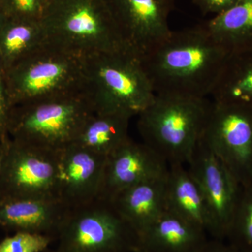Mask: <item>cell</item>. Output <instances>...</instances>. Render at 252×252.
Listing matches in <instances>:
<instances>
[{
  "mask_svg": "<svg viewBox=\"0 0 252 252\" xmlns=\"http://www.w3.org/2000/svg\"><path fill=\"white\" fill-rule=\"evenodd\" d=\"M228 55L203 23L172 31L140 59L156 94L206 98L211 95Z\"/></svg>",
  "mask_w": 252,
  "mask_h": 252,
  "instance_id": "obj_1",
  "label": "cell"
},
{
  "mask_svg": "<svg viewBox=\"0 0 252 252\" xmlns=\"http://www.w3.org/2000/svg\"><path fill=\"white\" fill-rule=\"evenodd\" d=\"M41 22L46 44L81 59L103 53L132 52L107 0H50Z\"/></svg>",
  "mask_w": 252,
  "mask_h": 252,
  "instance_id": "obj_2",
  "label": "cell"
},
{
  "mask_svg": "<svg viewBox=\"0 0 252 252\" xmlns=\"http://www.w3.org/2000/svg\"><path fill=\"white\" fill-rule=\"evenodd\" d=\"M83 59V93L94 113L132 117L153 102L157 94L140 58L133 53H103Z\"/></svg>",
  "mask_w": 252,
  "mask_h": 252,
  "instance_id": "obj_3",
  "label": "cell"
},
{
  "mask_svg": "<svg viewBox=\"0 0 252 252\" xmlns=\"http://www.w3.org/2000/svg\"><path fill=\"white\" fill-rule=\"evenodd\" d=\"M211 105L207 98L156 94L138 115L142 142L169 165H187L203 135Z\"/></svg>",
  "mask_w": 252,
  "mask_h": 252,
  "instance_id": "obj_4",
  "label": "cell"
},
{
  "mask_svg": "<svg viewBox=\"0 0 252 252\" xmlns=\"http://www.w3.org/2000/svg\"><path fill=\"white\" fill-rule=\"evenodd\" d=\"M13 105L82 94L84 59L46 44L5 71Z\"/></svg>",
  "mask_w": 252,
  "mask_h": 252,
  "instance_id": "obj_5",
  "label": "cell"
},
{
  "mask_svg": "<svg viewBox=\"0 0 252 252\" xmlns=\"http://www.w3.org/2000/svg\"><path fill=\"white\" fill-rule=\"evenodd\" d=\"M93 113L84 93L20 104L13 109L10 137L39 148L59 150L75 141Z\"/></svg>",
  "mask_w": 252,
  "mask_h": 252,
  "instance_id": "obj_6",
  "label": "cell"
},
{
  "mask_svg": "<svg viewBox=\"0 0 252 252\" xmlns=\"http://www.w3.org/2000/svg\"><path fill=\"white\" fill-rule=\"evenodd\" d=\"M55 252H137L138 235L112 201L98 197L69 208L60 225Z\"/></svg>",
  "mask_w": 252,
  "mask_h": 252,
  "instance_id": "obj_7",
  "label": "cell"
},
{
  "mask_svg": "<svg viewBox=\"0 0 252 252\" xmlns=\"http://www.w3.org/2000/svg\"><path fill=\"white\" fill-rule=\"evenodd\" d=\"M201 140L241 187L252 184V107L213 101Z\"/></svg>",
  "mask_w": 252,
  "mask_h": 252,
  "instance_id": "obj_8",
  "label": "cell"
},
{
  "mask_svg": "<svg viewBox=\"0 0 252 252\" xmlns=\"http://www.w3.org/2000/svg\"><path fill=\"white\" fill-rule=\"evenodd\" d=\"M2 145V144H1ZM0 172V199H58L56 151L10 139Z\"/></svg>",
  "mask_w": 252,
  "mask_h": 252,
  "instance_id": "obj_9",
  "label": "cell"
},
{
  "mask_svg": "<svg viewBox=\"0 0 252 252\" xmlns=\"http://www.w3.org/2000/svg\"><path fill=\"white\" fill-rule=\"evenodd\" d=\"M187 167L198 184L208 207L212 223V238L225 240L241 186L201 139Z\"/></svg>",
  "mask_w": 252,
  "mask_h": 252,
  "instance_id": "obj_10",
  "label": "cell"
},
{
  "mask_svg": "<svg viewBox=\"0 0 252 252\" xmlns=\"http://www.w3.org/2000/svg\"><path fill=\"white\" fill-rule=\"evenodd\" d=\"M124 42L140 58L171 34L169 17L175 0H107Z\"/></svg>",
  "mask_w": 252,
  "mask_h": 252,
  "instance_id": "obj_11",
  "label": "cell"
},
{
  "mask_svg": "<svg viewBox=\"0 0 252 252\" xmlns=\"http://www.w3.org/2000/svg\"><path fill=\"white\" fill-rule=\"evenodd\" d=\"M58 200L69 208L98 198L107 157L75 142L56 151Z\"/></svg>",
  "mask_w": 252,
  "mask_h": 252,
  "instance_id": "obj_12",
  "label": "cell"
},
{
  "mask_svg": "<svg viewBox=\"0 0 252 252\" xmlns=\"http://www.w3.org/2000/svg\"><path fill=\"white\" fill-rule=\"evenodd\" d=\"M168 168L153 149L130 137L107 157L99 197L111 200L126 189L166 175Z\"/></svg>",
  "mask_w": 252,
  "mask_h": 252,
  "instance_id": "obj_13",
  "label": "cell"
},
{
  "mask_svg": "<svg viewBox=\"0 0 252 252\" xmlns=\"http://www.w3.org/2000/svg\"><path fill=\"white\" fill-rule=\"evenodd\" d=\"M69 210L58 199H0V226L54 238Z\"/></svg>",
  "mask_w": 252,
  "mask_h": 252,
  "instance_id": "obj_14",
  "label": "cell"
},
{
  "mask_svg": "<svg viewBox=\"0 0 252 252\" xmlns=\"http://www.w3.org/2000/svg\"><path fill=\"white\" fill-rule=\"evenodd\" d=\"M208 235L203 228L166 211L139 235L137 252H200Z\"/></svg>",
  "mask_w": 252,
  "mask_h": 252,
  "instance_id": "obj_15",
  "label": "cell"
},
{
  "mask_svg": "<svg viewBox=\"0 0 252 252\" xmlns=\"http://www.w3.org/2000/svg\"><path fill=\"white\" fill-rule=\"evenodd\" d=\"M166 175L126 189L109 200L138 237L167 211Z\"/></svg>",
  "mask_w": 252,
  "mask_h": 252,
  "instance_id": "obj_16",
  "label": "cell"
},
{
  "mask_svg": "<svg viewBox=\"0 0 252 252\" xmlns=\"http://www.w3.org/2000/svg\"><path fill=\"white\" fill-rule=\"evenodd\" d=\"M166 210L203 228L211 236L212 223L206 202L187 165H169L165 177Z\"/></svg>",
  "mask_w": 252,
  "mask_h": 252,
  "instance_id": "obj_17",
  "label": "cell"
},
{
  "mask_svg": "<svg viewBox=\"0 0 252 252\" xmlns=\"http://www.w3.org/2000/svg\"><path fill=\"white\" fill-rule=\"evenodd\" d=\"M204 25L228 54L252 49V0H240Z\"/></svg>",
  "mask_w": 252,
  "mask_h": 252,
  "instance_id": "obj_18",
  "label": "cell"
},
{
  "mask_svg": "<svg viewBox=\"0 0 252 252\" xmlns=\"http://www.w3.org/2000/svg\"><path fill=\"white\" fill-rule=\"evenodd\" d=\"M46 44L41 20L6 18L0 31V67L5 72Z\"/></svg>",
  "mask_w": 252,
  "mask_h": 252,
  "instance_id": "obj_19",
  "label": "cell"
},
{
  "mask_svg": "<svg viewBox=\"0 0 252 252\" xmlns=\"http://www.w3.org/2000/svg\"><path fill=\"white\" fill-rule=\"evenodd\" d=\"M130 116L93 113L74 142L104 157H109L130 138Z\"/></svg>",
  "mask_w": 252,
  "mask_h": 252,
  "instance_id": "obj_20",
  "label": "cell"
},
{
  "mask_svg": "<svg viewBox=\"0 0 252 252\" xmlns=\"http://www.w3.org/2000/svg\"><path fill=\"white\" fill-rule=\"evenodd\" d=\"M211 95L214 102L252 107V49L228 55Z\"/></svg>",
  "mask_w": 252,
  "mask_h": 252,
  "instance_id": "obj_21",
  "label": "cell"
},
{
  "mask_svg": "<svg viewBox=\"0 0 252 252\" xmlns=\"http://www.w3.org/2000/svg\"><path fill=\"white\" fill-rule=\"evenodd\" d=\"M245 252H252V184L242 187L226 239Z\"/></svg>",
  "mask_w": 252,
  "mask_h": 252,
  "instance_id": "obj_22",
  "label": "cell"
},
{
  "mask_svg": "<svg viewBox=\"0 0 252 252\" xmlns=\"http://www.w3.org/2000/svg\"><path fill=\"white\" fill-rule=\"evenodd\" d=\"M53 240L49 235L16 232L0 242V252H42Z\"/></svg>",
  "mask_w": 252,
  "mask_h": 252,
  "instance_id": "obj_23",
  "label": "cell"
},
{
  "mask_svg": "<svg viewBox=\"0 0 252 252\" xmlns=\"http://www.w3.org/2000/svg\"><path fill=\"white\" fill-rule=\"evenodd\" d=\"M49 0H0V12L9 19L41 20Z\"/></svg>",
  "mask_w": 252,
  "mask_h": 252,
  "instance_id": "obj_24",
  "label": "cell"
},
{
  "mask_svg": "<svg viewBox=\"0 0 252 252\" xmlns=\"http://www.w3.org/2000/svg\"><path fill=\"white\" fill-rule=\"evenodd\" d=\"M14 108L8 94L4 71L0 67V144L2 145L11 139L9 127Z\"/></svg>",
  "mask_w": 252,
  "mask_h": 252,
  "instance_id": "obj_25",
  "label": "cell"
},
{
  "mask_svg": "<svg viewBox=\"0 0 252 252\" xmlns=\"http://www.w3.org/2000/svg\"><path fill=\"white\" fill-rule=\"evenodd\" d=\"M239 1L240 0H191L203 14L215 16L225 12Z\"/></svg>",
  "mask_w": 252,
  "mask_h": 252,
  "instance_id": "obj_26",
  "label": "cell"
},
{
  "mask_svg": "<svg viewBox=\"0 0 252 252\" xmlns=\"http://www.w3.org/2000/svg\"><path fill=\"white\" fill-rule=\"evenodd\" d=\"M200 252H245L229 242L212 238L209 240Z\"/></svg>",
  "mask_w": 252,
  "mask_h": 252,
  "instance_id": "obj_27",
  "label": "cell"
},
{
  "mask_svg": "<svg viewBox=\"0 0 252 252\" xmlns=\"http://www.w3.org/2000/svg\"><path fill=\"white\" fill-rule=\"evenodd\" d=\"M4 157V148L1 144H0V172H1V167H2L3 160Z\"/></svg>",
  "mask_w": 252,
  "mask_h": 252,
  "instance_id": "obj_28",
  "label": "cell"
},
{
  "mask_svg": "<svg viewBox=\"0 0 252 252\" xmlns=\"http://www.w3.org/2000/svg\"><path fill=\"white\" fill-rule=\"evenodd\" d=\"M6 18L4 17V15L0 12V31H1V27H2L3 23H4Z\"/></svg>",
  "mask_w": 252,
  "mask_h": 252,
  "instance_id": "obj_29",
  "label": "cell"
},
{
  "mask_svg": "<svg viewBox=\"0 0 252 252\" xmlns=\"http://www.w3.org/2000/svg\"><path fill=\"white\" fill-rule=\"evenodd\" d=\"M50 0H49V3Z\"/></svg>",
  "mask_w": 252,
  "mask_h": 252,
  "instance_id": "obj_30",
  "label": "cell"
}]
</instances>
